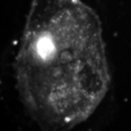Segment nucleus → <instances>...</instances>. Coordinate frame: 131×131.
<instances>
[{
    "instance_id": "nucleus-1",
    "label": "nucleus",
    "mask_w": 131,
    "mask_h": 131,
    "mask_svg": "<svg viewBox=\"0 0 131 131\" xmlns=\"http://www.w3.org/2000/svg\"><path fill=\"white\" fill-rule=\"evenodd\" d=\"M20 39L15 79L29 113L58 129L86 121L111 84L95 10L82 0H33Z\"/></svg>"
}]
</instances>
